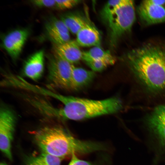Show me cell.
Masks as SVG:
<instances>
[{"label":"cell","instance_id":"ffe728a7","mask_svg":"<svg viewBox=\"0 0 165 165\" xmlns=\"http://www.w3.org/2000/svg\"><path fill=\"white\" fill-rule=\"evenodd\" d=\"M79 0H56V6L58 9L63 10L69 9L74 7L80 3Z\"/></svg>","mask_w":165,"mask_h":165},{"label":"cell","instance_id":"3957f363","mask_svg":"<svg viewBox=\"0 0 165 165\" xmlns=\"http://www.w3.org/2000/svg\"><path fill=\"white\" fill-rule=\"evenodd\" d=\"M55 99L62 108L52 110V115L63 119L79 120L115 113L123 108L121 100L113 97L101 100L66 96L58 93Z\"/></svg>","mask_w":165,"mask_h":165},{"label":"cell","instance_id":"5bb4252c","mask_svg":"<svg viewBox=\"0 0 165 165\" xmlns=\"http://www.w3.org/2000/svg\"><path fill=\"white\" fill-rule=\"evenodd\" d=\"M94 72L82 68L72 66L71 89L78 90L89 84L94 78Z\"/></svg>","mask_w":165,"mask_h":165},{"label":"cell","instance_id":"603a6c76","mask_svg":"<svg viewBox=\"0 0 165 165\" xmlns=\"http://www.w3.org/2000/svg\"><path fill=\"white\" fill-rule=\"evenodd\" d=\"M150 1L156 5L160 6H164L165 5V0H150Z\"/></svg>","mask_w":165,"mask_h":165},{"label":"cell","instance_id":"ba28073f","mask_svg":"<svg viewBox=\"0 0 165 165\" xmlns=\"http://www.w3.org/2000/svg\"><path fill=\"white\" fill-rule=\"evenodd\" d=\"M138 13L141 21L146 25L165 22L164 6L156 5L150 0L143 1L138 8Z\"/></svg>","mask_w":165,"mask_h":165},{"label":"cell","instance_id":"52a82bcc","mask_svg":"<svg viewBox=\"0 0 165 165\" xmlns=\"http://www.w3.org/2000/svg\"><path fill=\"white\" fill-rule=\"evenodd\" d=\"M16 119L9 109L1 108L0 112V148L1 151L10 160L12 159L11 144L13 139Z\"/></svg>","mask_w":165,"mask_h":165},{"label":"cell","instance_id":"277c9868","mask_svg":"<svg viewBox=\"0 0 165 165\" xmlns=\"http://www.w3.org/2000/svg\"><path fill=\"white\" fill-rule=\"evenodd\" d=\"M135 18L133 1L125 0L105 22L108 28L109 41L112 46H115L123 36L130 31Z\"/></svg>","mask_w":165,"mask_h":165},{"label":"cell","instance_id":"6da1fadb","mask_svg":"<svg viewBox=\"0 0 165 165\" xmlns=\"http://www.w3.org/2000/svg\"><path fill=\"white\" fill-rule=\"evenodd\" d=\"M126 61L133 79L145 94L165 97V44L149 43L129 51Z\"/></svg>","mask_w":165,"mask_h":165},{"label":"cell","instance_id":"7402d4cb","mask_svg":"<svg viewBox=\"0 0 165 165\" xmlns=\"http://www.w3.org/2000/svg\"><path fill=\"white\" fill-rule=\"evenodd\" d=\"M68 165H95L93 163L88 161L80 160L76 154H73L71 159Z\"/></svg>","mask_w":165,"mask_h":165},{"label":"cell","instance_id":"8fae6325","mask_svg":"<svg viewBox=\"0 0 165 165\" xmlns=\"http://www.w3.org/2000/svg\"><path fill=\"white\" fill-rule=\"evenodd\" d=\"M44 68V52L41 50L30 56L24 64L23 72L26 76L36 81L42 76Z\"/></svg>","mask_w":165,"mask_h":165},{"label":"cell","instance_id":"44dd1931","mask_svg":"<svg viewBox=\"0 0 165 165\" xmlns=\"http://www.w3.org/2000/svg\"><path fill=\"white\" fill-rule=\"evenodd\" d=\"M34 5L40 7H50L56 6V0H35L31 1Z\"/></svg>","mask_w":165,"mask_h":165},{"label":"cell","instance_id":"30bf717a","mask_svg":"<svg viewBox=\"0 0 165 165\" xmlns=\"http://www.w3.org/2000/svg\"><path fill=\"white\" fill-rule=\"evenodd\" d=\"M46 30L48 35L53 44H60L69 40V31L61 20L53 17L46 23Z\"/></svg>","mask_w":165,"mask_h":165},{"label":"cell","instance_id":"2e32d148","mask_svg":"<svg viewBox=\"0 0 165 165\" xmlns=\"http://www.w3.org/2000/svg\"><path fill=\"white\" fill-rule=\"evenodd\" d=\"M61 19L66 25L69 32L75 35L89 22L80 15L75 13H69L64 15L61 17Z\"/></svg>","mask_w":165,"mask_h":165},{"label":"cell","instance_id":"4fadbf2b","mask_svg":"<svg viewBox=\"0 0 165 165\" xmlns=\"http://www.w3.org/2000/svg\"><path fill=\"white\" fill-rule=\"evenodd\" d=\"M79 47L75 40H70L61 44H53V48L65 59L73 64L82 59L83 52Z\"/></svg>","mask_w":165,"mask_h":165},{"label":"cell","instance_id":"5b68a950","mask_svg":"<svg viewBox=\"0 0 165 165\" xmlns=\"http://www.w3.org/2000/svg\"><path fill=\"white\" fill-rule=\"evenodd\" d=\"M48 79L50 84L57 88L71 89L72 66L55 49L48 58Z\"/></svg>","mask_w":165,"mask_h":165},{"label":"cell","instance_id":"9a60e30c","mask_svg":"<svg viewBox=\"0 0 165 165\" xmlns=\"http://www.w3.org/2000/svg\"><path fill=\"white\" fill-rule=\"evenodd\" d=\"M82 60L85 62L105 61L109 62L111 65L115 62V58L109 51L105 50L98 46L93 47L87 51L83 52Z\"/></svg>","mask_w":165,"mask_h":165},{"label":"cell","instance_id":"8992f818","mask_svg":"<svg viewBox=\"0 0 165 165\" xmlns=\"http://www.w3.org/2000/svg\"><path fill=\"white\" fill-rule=\"evenodd\" d=\"M144 124L157 154H165V104L159 105L149 113Z\"/></svg>","mask_w":165,"mask_h":165},{"label":"cell","instance_id":"9c48e42d","mask_svg":"<svg viewBox=\"0 0 165 165\" xmlns=\"http://www.w3.org/2000/svg\"><path fill=\"white\" fill-rule=\"evenodd\" d=\"M28 34L27 29H19L11 31L4 37L3 46L13 59L19 55Z\"/></svg>","mask_w":165,"mask_h":165},{"label":"cell","instance_id":"cb8c5ba5","mask_svg":"<svg viewBox=\"0 0 165 165\" xmlns=\"http://www.w3.org/2000/svg\"><path fill=\"white\" fill-rule=\"evenodd\" d=\"M0 165H8L7 164L4 162H2Z\"/></svg>","mask_w":165,"mask_h":165},{"label":"cell","instance_id":"7a4b0ae2","mask_svg":"<svg viewBox=\"0 0 165 165\" xmlns=\"http://www.w3.org/2000/svg\"><path fill=\"white\" fill-rule=\"evenodd\" d=\"M34 138L42 152L61 159L74 154H86L107 149L102 143L76 139L59 125L41 128L35 132Z\"/></svg>","mask_w":165,"mask_h":165},{"label":"cell","instance_id":"7c38bea8","mask_svg":"<svg viewBox=\"0 0 165 165\" xmlns=\"http://www.w3.org/2000/svg\"><path fill=\"white\" fill-rule=\"evenodd\" d=\"M75 39L79 46H100L101 38L98 30L88 22L76 35Z\"/></svg>","mask_w":165,"mask_h":165},{"label":"cell","instance_id":"ac0fdd59","mask_svg":"<svg viewBox=\"0 0 165 165\" xmlns=\"http://www.w3.org/2000/svg\"><path fill=\"white\" fill-rule=\"evenodd\" d=\"M125 0H112L108 1L101 12V16L105 22L111 14L124 2Z\"/></svg>","mask_w":165,"mask_h":165},{"label":"cell","instance_id":"e0dca14e","mask_svg":"<svg viewBox=\"0 0 165 165\" xmlns=\"http://www.w3.org/2000/svg\"><path fill=\"white\" fill-rule=\"evenodd\" d=\"M61 158L42 152L29 158L26 165H60Z\"/></svg>","mask_w":165,"mask_h":165},{"label":"cell","instance_id":"d6986e66","mask_svg":"<svg viewBox=\"0 0 165 165\" xmlns=\"http://www.w3.org/2000/svg\"><path fill=\"white\" fill-rule=\"evenodd\" d=\"M94 72H100L111 64L108 62L103 60L90 61L85 62Z\"/></svg>","mask_w":165,"mask_h":165}]
</instances>
